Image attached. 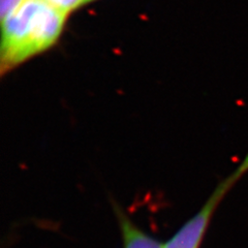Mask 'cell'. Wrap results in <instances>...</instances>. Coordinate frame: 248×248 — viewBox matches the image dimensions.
<instances>
[{"instance_id": "cell-2", "label": "cell", "mask_w": 248, "mask_h": 248, "mask_svg": "<svg viewBox=\"0 0 248 248\" xmlns=\"http://www.w3.org/2000/svg\"><path fill=\"white\" fill-rule=\"evenodd\" d=\"M246 173L247 170L239 165L234 172L217 185L201 210L186 221L162 248H200L217 207L230 189Z\"/></svg>"}, {"instance_id": "cell-4", "label": "cell", "mask_w": 248, "mask_h": 248, "mask_svg": "<svg viewBox=\"0 0 248 248\" xmlns=\"http://www.w3.org/2000/svg\"><path fill=\"white\" fill-rule=\"evenodd\" d=\"M43 1L66 16H69L88 3V0H43Z\"/></svg>"}, {"instance_id": "cell-3", "label": "cell", "mask_w": 248, "mask_h": 248, "mask_svg": "<svg viewBox=\"0 0 248 248\" xmlns=\"http://www.w3.org/2000/svg\"><path fill=\"white\" fill-rule=\"evenodd\" d=\"M114 210L119 223L123 248H162L164 246L156 239L137 227L117 204H114Z\"/></svg>"}, {"instance_id": "cell-1", "label": "cell", "mask_w": 248, "mask_h": 248, "mask_svg": "<svg viewBox=\"0 0 248 248\" xmlns=\"http://www.w3.org/2000/svg\"><path fill=\"white\" fill-rule=\"evenodd\" d=\"M67 18L68 16L43 0H24L1 19V76L55 46L63 33Z\"/></svg>"}, {"instance_id": "cell-5", "label": "cell", "mask_w": 248, "mask_h": 248, "mask_svg": "<svg viewBox=\"0 0 248 248\" xmlns=\"http://www.w3.org/2000/svg\"><path fill=\"white\" fill-rule=\"evenodd\" d=\"M24 0H0V17L5 18L13 13Z\"/></svg>"}, {"instance_id": "cell-6", "label": "cell", "mask_w": 248, "mask_h": 248, "mask_svg": "<svg viewBox=\"0 0 248 248\" xmlns=\"http://www.w3.org/2000/svg\"><path fill=\"white\" fill-rule=\"evenodd\" d=\"M92 1H95V0H88V3H89V2H92Z\"/></svg>"}]
</instances>
